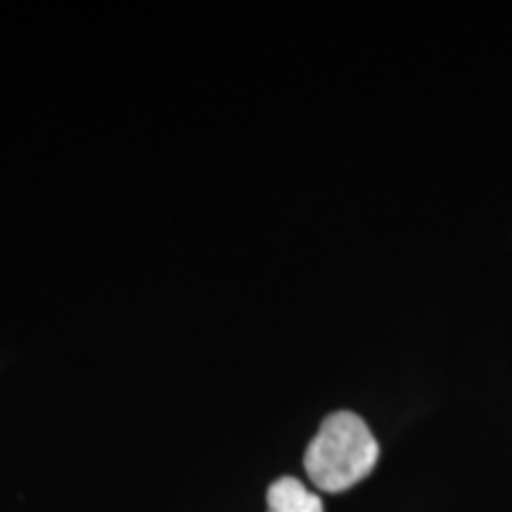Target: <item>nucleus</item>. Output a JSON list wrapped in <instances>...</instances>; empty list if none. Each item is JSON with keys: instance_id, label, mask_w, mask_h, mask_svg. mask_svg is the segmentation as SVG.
<instances>
[{"instance_id": "f257e3e1", "label": "nucleus", "mask_w": 512, "mask_h": 512, "mask_svg": "<svg viewBox=\"0 0 512 512\" xmlns=\"http://www.w3.org/2000/svg\"><path fill=\"white\" fill-rule=\"evenodd\" d=\"M380 446L366 420L351 411L328 415L306 448V475L320 491L339 494L375 470Z\"/></svg>"}, {"instance_id": "f03ea898", "label": "nucleus", "mask_w": 512, "mask_h": 512, "mask_svg": "<svg viewBox=\"0 0 512 512\" xmlns=\"http://www.w3.org/2000/svg\"><path fill=\"white\" fill-rule=\"evenodd\" d=\"M268 512H325L318 494L294 477H280L268 486Z\"/></svg>"}]
</instances>
